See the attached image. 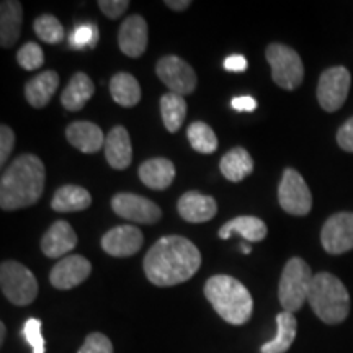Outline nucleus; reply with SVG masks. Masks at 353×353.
Returning <instances> with one entry per match:
<instances>
[{"instance_id":"aec40b11","label":"nucleus","mask_w":353,"mask_h":353,"mask_svg":"<svg viewBox=\"0 0 353 353\" xmlns=\"http://www.w3.org/2000/svg\"><path fill=\"white\" fill-rule=\"evenodd\" d=\"M139 179L145 187L152 190H165L174 182L175 167L169 159H149L139 167Z\"/></svg>"},{"instance_id":"f257e3e1","label":"nucleus","mask_w":353,"mask_h":353,"mask_svg":"<svg viewBox=\"0 0 353 353\" xmlns=\"http://www.w3.org/2000/svg\"><path fill=\"white\" fill-rule=\"evenodd\" d=\"M201 254L198 247L182 236L159 239L144 259L148 280L156 286H175L183 283L198 272Z\"/></svg>"},{"instance_id":"dca6fc26","label":"nucleus","mask_w":353,"mask_h":353,"mask_svg":"<svg viewBox=\"0 0 353 353\" xmlns=\"http://www.w3.org/2000/svg\"><path fill=\"white\" fill-rule=\"evenodd\" d=\"M77 245V236L68 221H56L41 239V250L46 257L59 259L72 252Z\"/></svg>"},{"instance_id":"423d86ee","label":"nucleus","mask_w":353,"mask_h":353,"mask_svg":"<svg viewBox=\"0 0 353 353\" xmlns=\"http://www.w3.org/2000/svg\"><path fill=\"white\" fill-rule=\"evenodd\" d=\"M0 286L8 301L17 306H28L38 296L37 278L25 265L6 260L0 267Z\"/></svg>"},{"instance_id":"4c0bfd02","label":"nucleus","mask_w":353,"mask_h":353,"mask_svg":"<svg viewBox=\"0 0 353 353\" xmlns=\"http://www.w3.org/2000/svg\"><path fill=\"white\" fill-rule=\"evenodd\" d=\"M337 143L343 151L353 152V117L347 120L337 131Z\"/></svg>"},{"instance_id":"7ed1b4c3","label":"nucleus","mask_w":353,"mask_h":353,"mask_svg":"<svg viewBox=\"0 0 353 353\" xmlns=\"http://www.w3.org/2000/svg\"><path fill=\"white\" fill-rule=\"evenodd\" d=\"M205 296L214 311L232 325H242L250 319L254 299L249 290L229 275L211 276L205 285Z\"/></svg>"},{"instance_id":"0eeeda50","label":"nucleus","mask_w":353,"mask_h":353,"mask_svg":"<svg viewBox=\"0 0 353 353\" xmlns=\"http://www.w3.org/2000/svg\"><path fill=\"white\" fill-rule=\"evenodd\" d=\"M268 64L272 68L273 82L285 90H296L303 83L304 65L301 57L293 48L281 43L268 44L267 51Z\"/></svg>"},{"instance_id":"f704fd0d","label":"nucleus","mask_w":353,"mask_h":353,"mask_svg":"<svg viewBox=\"0 0 353 353\" xmlns=\"http://www.w3.org/2000/svg\"><path fill=\"white\" fill-rule=\"evenodd\" d=\"M77 353H113L112 341L105 334H90Z\"/></svg>"},{"instance_id":"20e7f679","label":"nucleus","mask_w":353,"mask_h":353,"mask_svg":"<svg viewBox=\"0 0 353 353\" xmlns=\"http://www.w3.org/2000/svg\"><path fill=\"white\" fill-rule=\"evenodd\" d=\"M307 301L314 314L329 325L341 324L350 312V294L345 285L327 272L317 273L312 278Z\"/></svg>"},{"instance_id":"f3484780","label":"nucleus","mask_w":353,"mask_h":353,"mask_svg":"<svg viewBox=\"0 0 353 353\" xmlns=\"http://www.w3.org/2000/svg\"><path fill=\"white\" fill-rule=\"evenodd\" d=\"M180 216L188 223H206V221L213 219L218 213V205H216L214 198L208 195H201L198 192H187L179 200Z\"/></svg>"},{"instance_id":"a211bd4d","label":"nucleus","mask_w":353,"mask_h":353,"mask_svg":"<svg viewBox=\"0 0 353 353\" xmlns=\"http://www.w3.org/2000/svg\"><path fill=\"white\" fill-rule=\"evenodd\" d=\"M105 156L108 164L117 170H125L132 161L131 139L126 128L114 126L105 139Z\"/></svg>"},{"instance_id":"79ce46f5","label":"nucleus","mask_w":353,"mask_h":353,"mask_svg":"<svg viewBox=\"0 0 353 353\" xmlns=\"http://www.w3.org/2000/svg\"><path fill=\"white\" fill-rule=\"evenodd\" d=\"M3 341H6V324H0V343H3Z\"/></svg>"},{"instance_id":"2eb2a0df","label":"nucleus","mask_w":353,"mask_h":353,"mask_svg":"<svg viewBox=\"0 0 353 353\" xmlns=\"http://www.w3.org/2000/svg\"><path fill=\"white\" fill-rule=\"evenodd\" d=\"M148 23L143 17L131 15L123 21L118 33L120 50L130 57H139L148 48Z\"/></svg>"},{"instance_id":"39448f33","label":"nucleus","mask_w":353,"mask_h":353,"mask_svg":"<svg viewBox=\"0 0 353 353\" xmlns=\"http://www.w3.org/2000/svg\"><path fill=\"white\" fill-rule=\"evenodd\" d=\"M312 278L314 275L303 259L293 257L286 262L278 286V298L283 311L294 314L303 307L309 296Z\"/></svg>"},{"instance_id":"cd10ccee","label":"nucleus","mask_w":353,"mask_h":353,"mask_svg":"<svg viewBox=\"0 0 353 353\" xmlns=\"http://www.w3.org/2000/svg\"><path fill=\"white\" fill-rule=\"evenodd\" d=\"M110 92L113 100L121 107H134L141 100V87L134 76L128 72H118L110 81Z\"/></svg>"},{"instance_id":"9b49d317","label":"nucleus","mask_w":353,"mask_h":353,"mask_svg":"<svg viewBox=\"0 0 353 353\" xmlns=\"http://www.w3.org/2000/svg\"><path fill=\"white\" fill-rule=\"evenodd\" d=\"M321 242L330 255H341L353 249V213H337L325 221Z\"/></svg>"},{"instance_id":"58836bf2","label":"nucleus","mask_w":353,"mask_h":353,"mask_svg":"<svg viewBox=\"0 0 353 353\" xmlns=\"http://www.w3.org/2000/svg\"><path fill=\"white\" fill-rule=\"evenodd\" d=\"M231 107L236 110V112H254L257 108V100L254 97H234L231 101Z\"/></svg>"},{"instance_id":"e433bc0d","label":"nucleus","mask_w":353,"mask_h":353,"mask_svg":"<svg viewBox=\"0 0 353 353\" xmlns=\"http://www.w3.org/2000/svg\"><path fill=\"white\" fill-rule=\"evenodd\" d=\"M100 10L108 17V19H120L130 7V2L128 0H100L99 2Z\"/></svg>"},{"instance_id":"5701e85b","label":"nucleus","mask_w":353,"mask_h":353,"mask_svg":"<svg viewBox=\"0 0 353 353\" xmlns=\"http://www.w3.org/2000/svg\"><path fill=\"white\" fill-rule=\"evenodd\" d=\"M298 321L291 312L281 311L276 316V335L270 342L263 343L262 353H286L296 339Z\"/></svg>"},{"instance_id":"c756f323","label":"nucleus","mask_w":353,"mask_h":353,"mask_svg":"<svg viewBox=\"0 0 353 353\" xmlns=\"http://www.w3.org/2000/svg\"><path fill=\"white\" fill-rule=\"evenodd\" d=\"M187 136L192 148L196 152L201 154H213L218 149V138L214 131L203 121H195L188 126Z\"/></svg>"},{"instance_id":"c9c22d12","label":"nucleus","mask_w":353,"mask_h":353,"mask_svg":"<svg viewBox=\"0 0 353 353\" xmlns=\"http://www.w3.org/2000/svg\"><path fill=\"white\" fill-rule=\"evenodd\" d=\"M13 145H15V134L7 125H2V128H0V164L2 165L10 157Z\"/></svg>"},{"instance_id":"9d476101","label":"nucleus","mask_w":353,"mask_h":353,"mask_svg":"<svg viewBox=\"0 0 353 353\" xmlns=\"http://www.w3.org/2000/svg\"><path fill=\"white\" fill-rule=\"evenodd\" d=\"M159 79L176 95H190L196 88V74L192 65L176 56H164L157 63Z\"/></svg>"},{"instance_id":"2f4dec72","label":"nucleus","mask_w":353,"mask_h":353,"mask_svg":"<svg viewBox=\"0 0 353 353\" xmlns=\"http://www.w3.org/2000/svg\"><path fill=\"white\" fill-rule=\"evenodd\" d=\"M99 41V28L94 23H81L74 28L69 37V44L74 50H83V48H94Z\"/></svg>"},{"instance_id":"412c9836","label":"nucleus","mask_w":353,"mask_h":353,"mask_svg":"<svg viewBox=\"0 0 353 353\" xmlns=\"http://www.w3.org/2000/svg\"><path fill=\"white\" fill-rule=\"evenodd\" d=\"M57 85H59V76L54 70H46V72L38 74L32 81L26 83L25 97L28 103L34 108H43L50 103L52 95L56 94Z\"/></svg>"},{"instance_id":"bb28decb","label":"nucleus","mask_w":353,"mask_h":353,"mask_svg":"<svg viewBox=\"0 0 353 353\" xmlns=\"http://www.w3.org/2000/svg\"><path fill=\"white\" fill-rule=\"evenodd\" d=\"M219 169L229 182L236 183L244 180L254 170V161L244 148H234L221 159Z\"/></svg>"},{"instance_id":"37998d69","label":"nucleus","mask_w":353,"mask_h":353,"mask_svg":"<svg viewBox=\"0 0 353 353\" xmlns=\"http://www.w3.org/2000/svg\"><path fill=\"white\" fill-rule=\"evenodd\" d=\"M242 250H244V254H249V252H250V247L244 245V247H242Z\"/></svg>"},{"instance_id":"b1692460","label":"nucleus","mask_w":353,"mask_h":353,"mask_svg":"<svg viewBox=\"0 0 353 353\" xmlns=\"http://www.w3.org/2000/svg\"><path fill=\"white\" fill-rule=\"evenodd\" d=\"M95 92V85L92 79L83 72H77L76 76L70 79L69 85L64 88L61 101L63 107L69 112H79L85 107V103L92 99Z\"/></svg>"},{"instance_id":"a878e982","label":"nucleus","mask_w":353,"mask_h":353,"mask_svg":"<svg viewBox=\"0 0 353 353\" xmlns=\"http://www.w3.org/2000/svg\"><path fill=\"white\" fill-rule=\"evenodd\" d=\"M92 205V196L85 188L77 185H64L54 193L51 206L59 213H74V211H83Z\"/></svg>"},{"instance_id":"6ab92c4d","label":"nucleus","mask_w":353,"mask_h":353,"mask_svg":"<svg viewBox=\"0 0 353 353\" xmlns=\"http://www.w3.org/2000/svg\"><path fill=\"white\" fill-rule=\"evenodd\" d=\"M65 134H68L69 143L83 154L99 152L101 148H105V139H107L103 131L90 121L72 123L69 125Z\"/></svg>"},{"instance_id":"473e14b6","label":"nucleus","mask_w":353,"mask_h":353,"mask_svg":"<svg viewBox=\"0 0 353 353\" xmlns=\"http://www.w3.org/2000/svg\"><path fill=\"white\" fill-rule=\"evenodd\" d=\"M17 61L26 70H37L44 64V54L41 46L37 43H26L17 52Z\"/></svg>"},{"instance_id":"7c9ffc66","label":"nucleus","mask_w":353,"mask_h":353,"mask_svg":"<svg viewBox=\"0 0 353 353\" xmlns=\"http://www.w3.org/2000/svg\"><path fill=\"white\" fill-rule=\"evenodd\" d=\"M34 33L41 41L48 44H57L64 39V28L54 15H41L33 23Z\"/></svg>"},{"instance_id":"393cba45","label":"nucleus","mask_w":353,"mask_h":353,"mask_svg":"<svg viewBox=\"0 0 353 353\" xmlns=\"http://www.w3.org/2000/svg\"><path fill=\"white\" fill-rule=\"evenodd\" d=\"M234 232L241 234L249 242H260L267 236V226L262 219L255 218V216H239L221 226L219 237L229 239Z\"/></svg>"},{"instance_id":"72a5a7b5","label":"nucleus","mask_w":353,"mask_h":353,"mask_svg":"<svg viewBox=\"0 0 353 353\" xmlns=\"http://www.w3.org/2000/svg\"><path fill=\"white\" fill-rule=\"evenodd\" d=\"M23 337L28 342V345L32 347L33 353H44L46 347H44V339L41 334V321L39 319H28L23 325Z\"/></svg>"},{"instance_id":"c85d7f7f","label":"nucleus","mask_w":353,"mask_h":353,"mask_svg":"<svg viewBox=\"0 0 353 353\" xmlns=\"http://www.w3.org/2000/svg\"><path fill=\"white\" fill-rule=\"evenodd\" d=\"M161 114L167 131L176 132L182 128L187 117V101L182 95L169 92L161 99Z\"/></svg>"},{"instance_id":"6e6552de","label":"nucleus","mask_w":353,"mask_h":353,"mask_svg":"<svg viewBox=\"0 0 353 353\" xmlns=\"http://www.w3.org/2000/svg\"><path fill=\"white\" fill-rule=\"evenodd\" d=\"M278 201L288 214L306 216L312 208V195L298 170L285 169L278 187Z\"/></svg>"},{"instance_id":"ea45409f","label":"nucleus","mask_w":353,"mask_h":353,"mask_svg":"<svg viewBox=\"0 0 353 353\" xmlns=\"http://www.w3.org/2000/svg\"><path fill=\"white\" fill-rule=\"evenodd\" d=\"M224 69L231 70V72H244L247 69V59L241 54H232L226 57L224 61Z\"/></svg>"},{"instance_id":"a19ab883","label":"nucleus","mask_w":353,"mask_h":353,"mask_svg":"<svg viewBox=\"0 0 353 353\" xmlns=\"http://www.w3.org/2000/svg\"><path fill=\"white\" fill-rule=\"evenodd\" d=\"M165 6L170 7L172 10H175V12H183L190 7V2L188 0H167Z\"/></svg>"},{"instance_id":"f03ea898","label":"nucleus","mask_w":353,"mask_h":353,"mask_svg":"<svg viewBox=\"0 0 353 353\" xmlns=\"http://www.w3.org/2000/svg\"><path fill=\"white\" fill-rule=\"evenodd\" d=\"M46 172L33 154L17 157L0 180V206L6 211L28 208L43 195Z\"/></svg>"},{"instance_id":"4be33fe9","label":"nucleus","mask_w":353,"mask_h":353,"mask_svg":"<svg viewBox=\"0 0 353 353\" xmlns=\"http://www.w3.org/2000/svg\"><path fill=\"white\" fill-rule=\"evenodd\" d=\"M21 3L15 0H3L0 6V43L3 48H12L19 41L21 28Z\"/></svg>"},{"instance_id":"f8f14e48","label":"nucleus","mask_w":353,"mask_h":353,"mask_svg":"<svg viewBox=\"0 0 353 353\" xmlns=\"http://www.w3.org/2000/svg\"><path fill=\"white\" fill-rule=\"evenodd\" d=\"M112 208L120 218L141 224H154L162 216L156 203L134 193H118L112 200Z\"/></svg>"},{"instance_id":"1a4fd4ad","label":"nucleus","mask_w":353,"mask_h":353,"mask_svg":"<svg viewBox=\"0 0 353 353\" xmlns=\"http://www.w3.org/2000/svg\"><path fill=\"white\" fill-rule=\"evenodd\" d=\"M350 72L342 65L325 69L317 83V101L325 112L332 113L342 108L350 92Z\"/></svg>"},{"instance_id":"4468645a","label":"nucleus","mask_w":353,"mask_h":353,"mask_svg":"<svg viewBox=\"0 0 353 353\" xmlns=\"http://www.w3.org/2000/svg\"><path fill=\"white\" fill-rule=\"evenodd\" d=\"M143 232L134 226H117L101 237V247L112 257H131L143 247Z\"/></svg>"},{"instance_id":"ddd939ff","label":"nucleus","mask_w":353,"mask_h":353,"mask_svg":"<svg viewBox=\"0 0 353 353\" xmlns=\"http://www.w3.org/2000/svg\"><path fill=\"white\" fill-rule=\"evenodd\" d=\"M92 272V263L82 255H69L59 260L50 273L51 285L57 290H72L85 281Z\"/></svg>"}]
</instances>
